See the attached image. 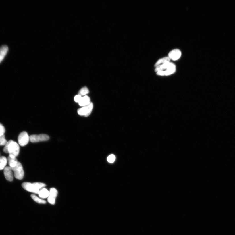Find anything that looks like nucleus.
<instances>
[{
    "label": "nucleus",
    "mask_w": 235,
    "mask_h": 235,
    "mask_svg": "<svg viewBox=\"0 0 235 235\" xmlns=\"http://www.w3.org/2000/svg\"><path fill=\"white\" fill-rule=\"evenodd\" d=\"M176 70V68L174 64L169 61L156 67L155 71L158 75L168 76L174 74Z\"/></svg>",
    "instance_id": "1"
},
{
    "label": "nucleus",
    "mask_w": 235,
    "mask_h": 235,
    "mask_svg": "<svg viewBox=\"0 0 235 235\" xmlns=\"http://www.w3.org/2000/svg\"><path fill=\"white\" fill-rule=\"evenodd\" d=\"M4 153L9 154V156L16 157L19 155L20 147L16 142L10 140L8 141L3 149Z\"/></svg>",
    "instance_id": "2"
},
{
    "label": "nucleus",
    "mask_w": 235,
    "mask_h": 235,
    "mask_svg": "<svg viewBox=\"0 0 235 235\" xmlns=\"http://www.w3.org/2000/svg\"><path fill=\"white\" fill-rule=\"evenodd\" d=\"M11 168L13 172H14V176L16 178L20 180L23 179L24 171L23 166L20 162H18L16 166Z\"/></svg>",
    "instance_id": "3"
},
{
    "label": "nucleus",
    "mask_w": 235,
    "mask_h": 235,
    "mask_svg": "<svg viewBox=\"0 0 235 235\" xmlns=\"http://www.w3.org/2000/svg\"><path fill=\"white\" fill-rule=\"evenodd\" d=\"M93 103L91 102L86 106L83 107L79 109L78 110V113L79 115L88 117L91 113L93 108Z\"/></svg>",
    "instance_id": "4"
},
{
    "label": "nucleus",
    "mask_w": 235,
    "mask_h": 235,
    "mask_svg": "<svg viewBox=\"0 0 235 235\" xmlns=\"http://www.w3.org/2000/svg\"><path fill=\"white\" fill-rule=\"evenodd\" d=\"M22 186L24 189L31 192L38 194L39 190L34 184L29 182H24L22 184Z\"/></svg>",
    "instance_id": "5"
},
{
    "label": "nucleus",
    "mask_w": 235,
    "mask_h": 235,
    "mask_svg": "<svg viewBox=\"0 0 235 235\" xmlns=\"http://www.w3.org/2000/svg\"><path fill=\"white\" fill-rule=\"evenodd\" d=\"M49 139V136L45 134L33 135H31L30 137V141L33 143L47 141Z\"/></svg>",
    "instance_id": "6"
},
{
    "label": "nucleus",
    "mask_w": 235,
    "mask_h": 235,
    "mask_svg": "<svg viewBox=\"0 0 235 235\" xmlns=\"http://www.w3.org/2000/svg\"><path fill=\"white\" fill-rule=\"evenodd\" d=\"M19 144L21 146L27 145L30 140V137L26 131H23L19 135L18 137Z\"/></svg>",
    "instance_id": "7"
},
{
    "label": "nucleus",
    "mask_w": 235,
    "mask_h": 235,
    "mask_svg": "<svg viewBox=\"0 0 235 235\" xmlns=\"http://www.w3.org/2000/svg\"><path fill=\"white\" fill-rule=\"evenodd\" d=\"M58 191L56 188H51L49 191V195L48 197L47 201L51 205H54L55 203L56 197L58 195Z\"/></svg>",
    "instance_id": "8"
},
{
    "label": "nucleus",
    "mask_w": 235,
    "mask_h": 235,
    "mask_svg": "<svg viewBox=\"0 0 235 235\" xmlns=\"http://www.w3.org/2000/svg\"><path fill=\"white\" fill-rule=\"evenodd\" d=\"M181 55L180 50L179 49H175L169 53L168 57L170 60L171 59L173 61H176L181 57Z\"/></svg>",
    "instance_id": "9"
},
{
    "label": "nucleus",
    "mask_w": 235,
    "mask_h": 235,
    "mask_svg": "<svg viewBox=\"0 0 235 235\" xmlns=\"http://www.w3.org/2000/svg\"><path fill=\"white\" fill-rule=\"evenodd\" d=\"M11 168L9 166H7L4 169V176L7 181L12 182L13 181V174Z\"/></svg>",
    "instance_id": "10"
},
{
    "label": "nucleus",
    "mask_w": 235,
    "mask_h": 235,
    "mask_svg": "<svg viewBox=\"0 0 235 235\" xmlns=\"http://www.w3.org/2000/svg\"><path fill=\"white\" fill-rule=\"evenodd\" d=\"M8 50V47L7 45H3L0 47V63H1L5 58Z\"/></svg>",
    "instance_id": "11"
},
{
    "label": "nucleus",
    "mask_w": 235,
    "mask_h": 235,
    "mask_svg": "<svg viewBox=\"0 0 235 235\" xmlns=\"http://www.w3.org/2000/svg\"><path fill=\"white\" fill-rule=\"evenodd\" d=\"M91 102L90 99L89 97L85 95L82 97V99L78 103L80 106L84 107L88 105Z\"/></svg>",
    "instance_id": "12"
},
{
    "label": "nucleus",
    "mask_w": 235,
    "mask_h": 235,
    "mask_svg": "<svg viewBox=\"0 0 235 235\" xmlns=\"http://www.w3.org/2000/svg\"><path fill=\"white\" fill-rule=\"evenodd\" d=\"M39 196L41 198L45 199L48 198L49 195V191L47 189L43 188L39 191L38 193Z\"/></svg>",
    "instance_id": "13"
},
{
    "label": "nucleus",
    "mask_w": 235,
    "mask_h": 235,
    "mask_svg": "<svg viewBox=\"0 0 235 235\" xmlns=\"http://www.w3.org/2000/svg\"><path fill=\"white\" fill-rule=\"evenodd\" d=\"M7 161L9 167L11 168L14 167L16 166L18 162L16 157H11L9 156L8 157Z\"/></svg>",
    "instance_id": "14"
},
{
    "label": "nucleus",
    "mask_w": 235,
    "mask_h": 235,
    "mask_svg": "<svg viewBox=\"0 0 235 235\" xmlns=\"http://www.w3.org/2000/svg\"><path fill=\"white\" fill-rule=\"evenodd\" d=\"M7 163V159L5 157H0V170H4Z\"/></svg>",
    "instance_id": "15"
},
{
    "label": "nucleus",
    "mask_w": 235,
    "mask_h": 235,
    "mask_svg": "<svg viewBox=\"0 0 235 235\" xmlns=\"http://www.w3.org/2000/svg\"><path fill=\"white\" fill-rule=\"evenodd\" d=\"M170 59L168 57H165L159 59L155 63V67H157L162 64L170 61Z\"/></svg>",
    "instance_id": "16"
},
{
    "label": "nucleus",
    "mask_w": 235,
    "mask_h": 235,
    "mask_svg": "<svg viewBox=\"0 0 235 235\" xmlns=\"http://www.w3.org/2000/svg\"><path fill=\"white\" fill-rule=\"evenodd\" d=\"M31 197L32 199L37 203L40 204H45L46 203V201L44 200L39 198L36 195L34 194L31 195Z\"/></svg>",
    "instance_id": "17"
},
{
    "label": "nucleus",
    "mask_w": 235,
    "mask_h": 235,
    "mask_svg": "<svg viewBox=\"0 0 235 235\" xmlns=\"http://www.w3.org/2000/svg\"><path fill=\"white\" fill-rule=\"evenodd\" d=\"M89 90L86 87H83L79 91L78 94L81 96H85L86 94L89 93Z\"/></svg>",
    "instance_id": "18"
},
{
    "label": "nucleus",
    "mask_w": 235,
    "mask_h": 235,
    "mask_svg": "<svg viewBox=\"0 0 235 235\" xmlns=\"http://www.w3.org/2000/svg\"><path fill=\"white\" fill-rule=\"evenodd\" d=\"M8 141L5 139V135H4L0 137V146H5Z\"/></svg>",
    "instance_id": "19"
},
{
    "label": "nucleus",
    "mask_w": 235,
    "mask_h": 235,
    "mask_svg": "<svg viewBox=\"0 0 235 235\" xmlns=\"http://www.w3.org/2000/svg\"><path fill=\"white\" fill-rule=\"evenodd\" d=\"M35 185H36L37 188L39 189V190H41V189L44 188L46 186V185L45 184L41 183H34Z\"/></svg>",
    "instance_id": "20"
},
{
    "label": "nucleus",
    "mask_w": 235,
    "mask_h": 235,
    "mask_svg": "<svg viewBox=\"0 0 235 235\" xmlns=\"http://www.w3.org/2000/svg\"><path fill=\"white\" fill-rule=\"evenodd\" d=\"M5 132V127L1 124L0 123V137L4 135V134Z\"/></svg>",
    "instance_id": "21"
},
{
    "label": "nucleus",
    "mask_w": 235,
    "mask_h": 235,
    "mask_svg": "<svg viewBox=\"0 0 235 235\" xmlns=\"http://www.w3.org/2000/svg\"><path fill=\"white\" fill-rule=\"evenodd\" d=\"M115 157L113 155H111L109 156L107 158V160L109 163H113L115 161Z\"/></svg>",
    "instance_id": "22"
},
{
    "label": "nucleus",
    "mask_w": 235,
    "mask_h": 235,
    "mask_svg": "<svg viewBox=\"0 0 235 235\" xmlns=\"http://www.w3.org/2000/svg\"><path fill=\"white\" fill-rule=\"evenodd\" d=\"M82 96L78 94V95H76L74 97V101L76 103H79V102L80 101L81 99H82Z\"/></svg>",
    "instance_id": "23"
},
{
    "label": "nucleus",
    "mask_w": 235,
    "mask_h": 235,
    "mask_svg": "<svg viewBox=\"0 0 235 235\" xmlns=\"http://www.w3.org/2000/svg\"></svg>",
    "instance_id": "24"
}]
</instances>
